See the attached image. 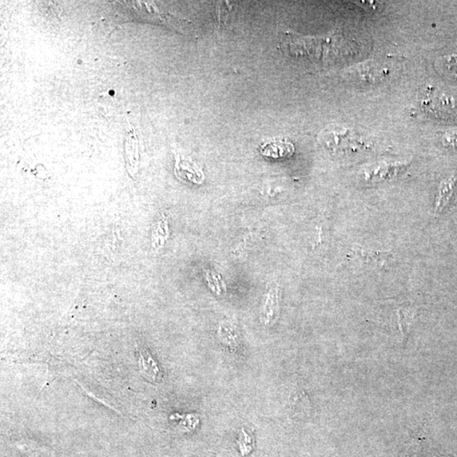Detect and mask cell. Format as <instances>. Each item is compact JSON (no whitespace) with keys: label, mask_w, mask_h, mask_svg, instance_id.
I'll use <instances>...</instances> for the list:
<instances>
[{"label":"cell","mask_w":457,"mask_h":457,"mask_svg":"<svg viewBox=\"0 0 457 457\" xmlns=\"http://www.w3.org/2000/svg\"><path fill=\"white\" fill-rule=\"evenodd\" d=\"M137 352L139 353V356H140L139 364H140L141 375L145 377L146 379L152 381V382H161L163 376L160 368L153 359V357L151 356L148 350L137 349Z\"/></svg>","instance_id":"obj_2"},{"label":"cell","mask_w":457,"mask_h":457,"mask_svg":"<svg viewBox=\"0 0 457 457\" xmlns=\"http://www.w3.org/2000/svg\"><path fill=\"white\" fill-rule=\"evenodd\" d=\"M455 178L447 179L441 183L440 188V197L436 205V213L442 211L444 206L447 204L454 190Z\"/></svg>","instance_id":"obj_4"},{"label":"cell","mask_w":457,"mask_h":457,"mask_svg":"<svg viewBox=\"0 0 457 457\" xmlns=\"http://www.w3.org/2000/svg\"><path fill=\"white\" fill-rule=\"evenodd\" d=\"M294 147L292 143L287 142L276 141L269 142L264 146L262 153L268 156L283 157L285 155L292 153Z\"/></svg>","instance_id":"obj_3"},{"label":"cell","mask_w":457,"mask_h":457,"mask_svg":"<svg viewBox=\"0 0 457 457\" xmlns=\"http://www.w3.org/2000/svg\"><path fill=\"white\" fill-rule=\"evenodd\" d=\"M354 3H357V6L363 7L366 10H377L383 6V3L375 1H357Z\"/></svg>","instance_id":"obj_5"},{"label":"cell","mask_w":457,"mask_h":457,"mask_svg":"<svg viewBox=\"0 0 457 457\" xmlns=\"http://www.w3.org/2000/svg\"><path fill=\"white\" fill-rule=\"evenodd\" d=\"M320 141L327 148L335 151H356L363 145L359 135L347 127L331 125L320 135Z\"/></svg>","instance_id":"obj_1"}]
</instances>
